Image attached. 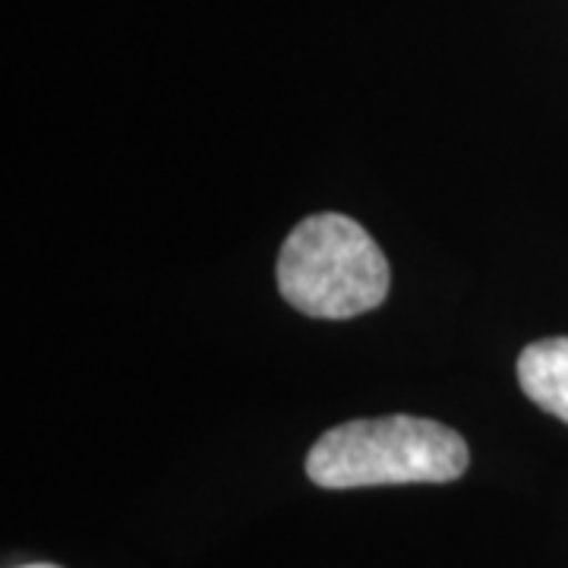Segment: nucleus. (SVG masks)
<instances>
[{"label":"nucleus","instance_id":"obj_3","mask_svg":"<svg viewBox=\"0 0 568 568\" xmlns=\"http://www.w3.org/2000/svg\"><path fill=\"white\" fill-rule=\"evenodd\" d=\"M518 383L534 405L568 424V338H544L525 347Z\"/></svg>","mask_w":568,"mask_h":568},{"label":"nucleus","instance_id":"obj_4","mask_svg":"<svg viewBox=\"0 0 568 568\" xmlns=\"http://www.w3.org/2000/svg\"><path fill=\"white\" fill-rule=\"evenodd\" d=\"M26 568H58V566H26Z\"/></svg>","mask_w":568,"mask_h":568},{"label":"nucleus","instance_id":"obj_1","mask_svg":"<svg viewBox=\"0 0 568 568\" xmlns=\"http://www.w3.org/2000/svg\"><path fill=\"white\" fill-rule=\"evenodd\" d=\"M470 465L467 443L426 417H373L335 426L306 455V477L323 489L448 484Z\"/></svg>","mask_w":568,"mask_h":568},{"label":"nucleus","instance_id":"obj_2","mask_svg":"<svg viewBox=\"0 0 568 568\" xmlns=\"http://www.w3.org/2000/svg\"><path fill=\"white\" fill-rule=\"evenodd\" d=\"M386 253L361 224L320 212L297 224L278 256V291L287 304L316 320H351L386 301Z\"/></svg>","mask_w":568,"mask_h":568}]
</instances>
